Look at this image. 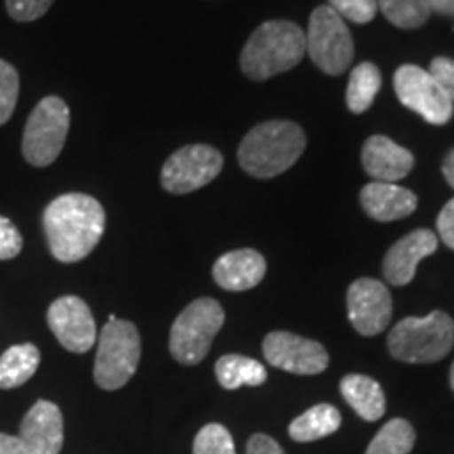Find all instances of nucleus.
Returning a JSON list of instances; mask_svg holds the SVG:
<instances>
[{
	"label": "nucleus",
	"instance_id": "ddd939ff",
	"mask_svg": "<svg viewBox=\"0 0 454 454\" xmlns=\"http://www.w3.org/2000/svg\"><path fill=\"white\" fill-rule=\"evenodd\" d=\"M394 311V301L383 282L360 278L348 291V314L351 326L364 337L387 331Z\"/></svg>",
	"mask_w": 454,
	"mask_h": 454
},
{
	"label": "nucleus",
	"instance_id": "6ab92c4d",
	"mask_svg": "<svg viewBox=\"0 0 454 454\" xmlns=\"http://www.w3.org/2000/svg\"><path fill=\"white\" fill-rule=\"evenodd\" d=\"M345 402L364 421H377L385 414V394L374 379L364 374H348L339 383Z\"/></svg>",
	"mask_w": 454,
	"mask_h": 454
},
{
	"label": "nucleus",
	"instance_id": "bb28decb",
	"mask_svg": "<svg viewBox=\"0 0 454 454\" xmlns=\"http://www.w3.org/2000/svg\"><path fill=\"white\" fill-rule=\"evenodd\" d=\"M20 98V74L9 61L0 59V127L13 116Z\"/></svg>",
	"mask_w": 454,
	"mask_h": 454
},
{
	"label": "nucleus",
	"instance_id": "9b49d317",
	"mask_svg": "<svg viewBox=\"0 0 454 454\" xmlns=\"http://www.w3.org/2000/svg\"><path fill=\"white\" fill-rule=\"evenodd\" d=\"M47 325L61 348L72 354H87L98 343V326L89 305L81 297H59L51 303L47 311Z\"/></svg>",
	"mask_w": 454,
	"mask_h": 454
},
{
	"label": "nucleus",
	"instance_id": "4468645a",
	"mask_svg": "<svg viewBox=\"0 0 454 454\" xmlns=\"http://www.w3.org/2000/svg\"><path fill=\"white\" fill-rule=\"evenodd\" d=\"M20 438L26 454H59L64 446V417L53 402L38 400L21 421Z\"/></svg>",
	"mask_w": 454,
	"mask_h": 454
},
{
	"label": "nucleus",
	"instance_id": "f3484780",
	"mask_svg": "<svg viewBox=\"0 0 454 454\" xmlns=\"http://www.w3.org/2000/svg\"><path fill=\"white\" fill-rule=\"evenodd\" d=\"M268 263L263 254L253 248H240V251L225 253L213 265V278L223 291L242 293L254 288L265 278Z\"/></svg>",
	"mask_w": 454,
	"mask_h": 454
},
{
	"label": "nucleus",
	"instance_id": "aec40b11",
	"mask_svg": "<svg viewBox=\"0 0 454 454\" xmlns=\"http://www.w3.org/2000/svg\"><path fill=\"white\" fill-rule=\"evenodd\" d=\"M41 364V351L36 345H13L0 356V389H15L30 381Z\"/></svg>",
	"mask_w": 454,
	"mask_h": 454
},
{
	"label": "nucleus",
	"instance_id": "a211bd4d",
	"mask_svg": "<svg viewBox=\"0 0 454 454\" xmlns=\"http://www.w3.org/2000/svg\"><path fill=\"white\" fill-rule=\"evenodd\" d=\"M360 202L366 215L374 221H397L417 211V196L414 192L395 184L372 181L362 187Z\"/></svg>",
	"mask_w": 454,
	"mask_h": 454
},
{
	"label": "nucleus",
	"instance_id": "f257e3e1",
	"mask_svg": "<svg viewBox=\"0 0 454 454\" xmlns=\"http://www.w3.org/2000/svg\"><path fill=\"white\" fill-rule=\"evenodd\" d=\"M43 230L57 261L78 263L95 251L104 236L106 211L89 194H61L44 208Z\"/></svg>",
	"mask_w": 454,
	"mask_h": 454
},
{
	"label": "nucleus",
	"instance_id": "2f4dec72",
	"mask_svg": "<svg viewBox=\"0 0 454 454\" xmlns=\"http://www.w3.org/2000/svg\"><path fill=\"white\" fill-rule=\"evenodd\" d=\"M435 236L454 251V198L446 202V207L438 215V234Z\"/></svg>",
	"mask_w": 454,
	"mask_h": 454
},
{
	"label": "nucleus",
	"instance_id": "cd10ccee",
	"mask_svg": "<svg viewBox=\"0 0 454 454\" xmlns=\"http://www.w3.org/2000/svg\"><path fill=\"white\" fill-rule=\"evenodd\" d=\"M328 7H333L343 20L354 24H368L377 15V0H328Z\"/></svg>",
	"mask_w": 454,
	"mask_h": 454
},
{
	"label": "nucleus",
	"instance_id": "dca6fc26",
	"mask_svg": "<svg viewBox=\"0 0 454 454\" xmlns=\"http://www.w3.org/2000/svg\"><path fill=\"white\" fill-rule=\"evenodd\" d=\"M362 164L364 170L374 181L383 184H395L404 179L414 167L412 152L397 145L385 135H372L362 147Z\"/></svg>",
	"mask_w": 454,
	"mask_h": 454
},
{
	"label": "nucleus",
	"instance_id": "e433bc0d",
	"mask_svg": "<svg viewBox=\"0 0 454 454\" xmlns=\"http://www.w3.org/2000/svg\"><path fill=\"white\" fill-rule=\"evenodd\" d=\"M450 385H452V391H454V364L450 368Z\"/></svg>",
	"mask_w": 454,
	"mask_h": 454
},
{
	"label": "nucleus",
	"instance_id": "f03ea898",
	"mask_svg": "<svg viewBox=\"0 0 454 454\" xmlns=\"http://www.w3.org/2000/svg\"><path fill=\"white\" fill-rule=\"evenodd\" d=\"M308 139L299 124L270 121L251 129L238 147V160L248 175L271 179L284 173L303 154Z\"/></svg>",
	"mask_w": 454,
	"mask_h": 454
},
{
	"label": "nucleus",
	"instance_id": "39448f33",
	"mask_svg": "<svg viewBox=\"0 0 454 454\" xmlns=\"http://www.w3.org/2000/svg\"><path fill=\"white\" fill-rule=\"evenodd\" d=\"M141 360V339L133 322L118 320L110 316L107 325L98 339V356H95V383L101 389H121L137 372Z\"/></svg>",
	"mask_w": 454,
	"mask_h": 454
},
{
	"label": "nucleus",
	"instance_id": "5701e85b",
	"mask_svg": "<svg viewBox=\"0 0 454 454\" xmlns=\"http://www.w3.org/2000/svg\"><path fill=\"white\" fill-rule=\"evenodd\" d=\"M381 89V72L374 64H360L354 67L348 84V107L354 114L366 112Z\"/></svg>",
	"mask_w": 454,
	"mask_h": 454
},
{
	"label": "nucleus",
	"instance_id": "7ed1b4c3",
	"mask_svg": "<svg viewBox=\"0 0 454 454\" xmlns=\"http://www.w3.org/2000/svg\"><path fill=\"white\" fill-rule=\"evenodd\" d=\"M305 53L308 41L297 24L284 20L265 21L244 44L240 67L253 81H268L276 74L297 67Z\"/></svg>",
	"mask_w": 454,
	"mask_h": 454
},
{
	"label": "nucleus",
	"instance_id": "20e7f679",
	"mask_svg": "<svg viewBox=\"0 0 454 454\" xmlns=\"http://www.w3.org/2000/svg\"><path fill=\"white\" fill-rule=\"evenodd\" d=\"M454 322L444 311H431L425 317H404L391 328L389 354L406 364H431L450 354Z\"/></svg>",
	"mask_w": 454,
	"mask_h": 454
},
{
	"label": "nucleus",
	"instance_id": "412c9836",
	"mask_svg": "<svg viewBox=\"0 0 454 454\" xmlns=\"http://www.w3.org/2000/svg\"><path fill=\"white\" fill-rule=\"evenodd\" d=\"M215 374H217V381L223 389H238L244 385L259 387L268 381V371L261 362L238 354L219 357L217 364H215Z\"/></svg>",
	"mask_w": 454,
	"mask_h": 454
},
{
	"label": "nucleus",
	"instance_id": "c85d7f7f",
	"mask_svg": "<svg viewBox=\"0 0 454 454\" xmlns=\"http://www.w3.org/2000/svg\"><path fill=\"white\" fill-rule=\"evenodd\" d=\"M53 3L55 0H4L9 15L13 17L15 21H21V24L41 20Z\"/></svg>",
	"mask_w": 454,
	"mask_h": 454
},
{
	"label": "nucleus",
	"instance_id": "0eeeda50",
	"mask_svg": "<svg viewBox=\"0 0 454 454\" xmlns=\"http://www.w3.org/2000/svg\"><path fill=\"white\" fill-rule=\"evenodd\" d=\"M70 130V107L61 98L49 95L34 107L24 129L21 154L32 167H49L64 150Z\"/></svg>",
	"mask_w": 454,
	"mask_h": 454
},
{
	"label": "nucleus",
	"instance_id": "f704fd0d",
	"mask_svg": "<svg viewBox=\"0 0 454 454\" xmlns=\"http://www.w3.org/2000/svg\"><path fill=\"white\" fill-rule=\"evenodd\" d=\"M427 4L429 13H438L454 20V0H423Z\"/></svg>",
	"mask_w": 454,
	"mask_h": 454
},
{
	"label": "nucleus",
	"instance_id": "9d476101",
	"mask_svg": "<svg viewBox=\"0 0 454 454\" xmlns=\"http://www.w3.org/2000/svg\"><path fill=\"white\" fill-rule=\"evenodd\" d=\"M394 87L397 99L408 110L417 112L429 124L442 127L452 118L454 104L450 98L442 90L438 82L427 70L419 66H402L397 67L394 76Z\"/></svg>",
	"mask_w": 454,
	"mask_h": 454
},
{
	"label": "nucleus",
	"instance_id": "c756f323",
	"mask_svg": "<svg viewBox=\"0 0 454 454\" xmlns=\"http://www.w3.org/2000/svg\"><path fill=\"white\" fill-rule=\"evenodd\" d=\"M24 248V238H21L17 225L9 217L0 215V261L15 259Z\"/></svg>",
	"mask_w": 454,
	"mask_h": 454
},
{
	"label": "nucleus",
	"instance_id": "b1692460",
	"mask_svg": "<svg viewBox=\"0 0 454 454\" xmlns=\"http://www.w3.org/2000/svg\"><path fill=\"white\" fill-rule=\"evenodd\" d=\"M414 429L404 419H391L368 444L366 454H411L414 446Z\"/></svg>",
	"mask_w": 454,
	"mask_h": 454
},
{
	"label": "nucleus",
	"instance_id": "423d86ee",
	"mask_svg": "<svg viewBox=\"0 0 454 454\" xmlns=\"http://www.w3.org/2000/svg\"><path fill=\"white\" fill-rule=\"evenodd\" d=\"M225 325V311L219 301L202 297L192 301L173 322L168 337L170 356L179 364L194 366L207 357L213 339Z\"/></svg>",
	"mask_w": 454,
	"mask_h": 454
},
{
	"label": "nucleus",
	"instance_id": "2eb2a0df",
	"mask_svg": "<svg viewBox=\"0 0 454 454\" xmlns=\"http://www.w3.org/2000/svg\"><path fill=\"white\" fill-rule=\"evenodd\" d=\"M438 236L431 230H414L389 248L383 261L385 280L394 286H406L417 274V265L438 251Z\"/></svg>",
	"mask_w": 454,
	"mask_h": 454
},
{
	"label": "nucleus",
	"instance_id": "393cba45",
	"mask_svg": "<svg viewBox=\"0 0 454 454\" xmlns=\"http://www.w3.org/2000/svg\"><path fill=\"white\" fill-rule=\"evenodd\" d=\"M377 7L395 27L417 30L427 24L429 9L423 0H377Z\"/></svg>",
	"mask_w": 454,
	"mask_h": 454
},
{
	"label": "nucleus",
	"instance_id": "c9c22d12",
	"mask_svg": "<svg viewBox=\"0 0 454 454\" xmlns=\"http://www.w3.org/2000/svg\"><path fill=\"white\" fill-rule=\"evenodd\" d=\"M442 173H444L448 185L454 190V150L448 152L444 162H442Z\"/></svg>",
	"mask_w": 454,
	"mask_h": 454
},
{
	"label": "nucleus",
	"instance_id": "7c9ffc66",
	"mask_svg": "<svg viewBox=\"0 0 454 454\" xmlns=\"http://www.w3.org/2000/svg\"><path fill=\"white\" fill-rule=\"evenodd\" d=\"M429 74L434 76V81L440 84L442 90H444L454 104V59H448V57H435L429 66Z\"/></svg>",
	"mask_w": 454,
	"mask_h": 454
},
{
	"label": "nucleus",
	"instance_id": "1a4fd4ad",
	"mask_svg": "<svg viewBox=\"0 0 454 454\" xmlns=\"http://www.w3.org/2000/svg\"><path fill=\"white\" fill-rule=\"evenodd\" d=\"M221 168H223V156L213 145H185L167 158L160 184L168 194H190L217 179Z\"/></svg>",
	"mask_w": 454,
	"mask_h": 454
},
{
	"label": "nucleus",
	"instance_id": "72a5a7b5",
	"mask_svg": "<svg viewBox=\"0 0 454 454\" xmlns=\"http://www.w3.org/2000/svg\"><path fill=\"white\" fill-rule=\"evenodd\" d=\"M0 454H26V450L17 435L0 434Z\"/></svg>",
	"mask_w": 454,
	"mask_h": 454
},
{
	"label": "nucleus",
	"instance_id": "a878e982",
	"mask_svg": "<svg viewBox=\"0 0 454 454\" xmlns=\"http://www.w3.org/2000/svg\"><path fill=\"white\" fill-rule=\"evenodd\" d=\"M194 454H236L234 438L223 425H204L194 440Z\"/></svg>",
	"mask_w": 454,
	"mask_h": 454
},
{
	"label": "nucleus",
	"instance_id": "6e6552de",
	"mask_svg": "<svg viewBox=\"0 0 454 454\" xmlns=\"http://www.w3.org/2000/svg\"><path fill=\"white\" fill-rule=\"evenodd\" d=\"M311 61L328 76H339L354 61V38L337 11L328 4L317 7L309 17V30L305 34Z\"/></svg>",
	"mask_w": 454,
	"mask_h": 454
},
{
	"label": "nucleus",
	"instance_id": "4be33fe9",
	"mask_svg": "<svg viewBox=\"0 0 454 454\" xmlns=\"http://www.w3.org/2000/svg\"><path fill=\"white\" fill-rule=\"evenodd\" d=\"M340 427V412L331 404H317L294 419L288 434L294 442H316Z\"/></svg>",
	"mask_w": 454,
	"mask_h": 454
},
{
	"label": "nucleus",
	"instance_id": "473e14b6",
	"mask_svg": "<svg viewBox=\"0 0 454 454\" xmlns=\"http://www.w3.org/2000/svg\"><path fill=\"white\" fill-rule=\"evenodd\" d=\"M247 454H286V452L282 450V446L278 444L274 438H270V435H263V434H257L248 440Z\"/></svg>",
	"mask_w": 454,
	"mask_h": 454
},
{
	"label": "nucleus",
	"instance_id": "f8f14e48",
	"mask_svg": "<svg viewBox=\"0 0 454 454\" xmlns=\"http://www.w3.org/2000/svg\"><path fill=\"white\" fill-rule=\"evenodd\" d=\"M263 356L274 368L293 374H320L328 366V354L317 340L276 331L263 339Z\"/></svg>",
	"mask_w": 454,
	"mask_h": 454
}]
</instances>
